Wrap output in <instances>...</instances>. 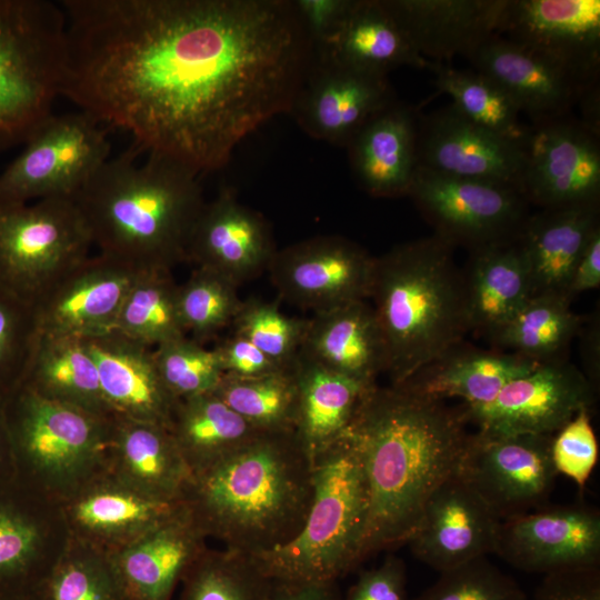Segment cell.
Listing matches in <instances>:
<instances>
[{"label": "cell", "mask_w": 600, "mask_h": 600, "mask_svg": "<svg viewBox=\"0 0 600 600\" xmlns=\"http://www.w3.org/2000/svg\"><path fill=\"white\" fill-rule=\"evenodd\" d=\"M466 59L494 80L532 123L571 113L599 82H589L563 63L500 34L488 38Z\"/></svg>", "instance_id": "obj_19"}, {"label": "cell", "mask_w": 600, "mask_h": 600, "mask_svg": "<svg viewBox=\"0 0 600 600\" xmlns=\"http://www.w3.org/2000/svg\"><path fill=\"white\" fill-rule=\"evenodd\" d=\"M600 284V227L591 234L572 274L568 296L572 300L577 294L598 288Z\"/></svg>", "instance_id": "obj_56"}, {"label": "cell", "mask_w": 600, "mask_h": 600, "mask_svg": "<svg viewBox=\"0 0 600 600\" xmlns=\"http://www.w3.org/2000/svg\"><path fill=\"white\" fill-rule=\"evenodd\" d=\"M0 600H37L34 592L17 593L0 597Z\"/></svg>", "instance_id": "obj_59"}, {"label": "cell", "mask_w": 600, "mask_h": 600, "mask_svg": "<svg viewBox=\"0 0 600 600\" xmlns=\"http://www.w3.org/2000/svg\"><path fill=\"white\" fill-rule=\"evenodd\" d=\"M37 600H127L108 559L62 558L34 589Z\"/></svg>", "instance_id": "obj_46"}, {"label": "cell", "mask_w": 600, "mask_h": 600, "mask_svg": "<svg viewBox=\"0 0 600 600\" xmlns=\"http://www.w3.org/2000/svg\"><path fill=\"white\" fill-rule=\"evenodd\" d=\"M539 364L513 352L484 350L462 340L398 386L433 399L460 398L463 404L481 406Z\"/></svg>", "instance_id": "obj_29"}, {"label": "cell", "mask_w": 600, "mask_h": 600, "mask_svg": "<svg viewBox=\"0 0 600 600\" xmlns=\"http://www.w3.org/2000/svg\"><path fill=\"white\" fill-rule=\"evenodd\" d=\"M598 456L589 410L580 411L552 437L551 458L558 474L573 480L581 489L588 482Z\"/></svg>", "instance_id": "obj_50"}, {"label": "cell", "mask_w": 600, "mask_h": 600, "mask_svg": "<svg viewBox=\"0 0 600 600\" xmlns=\"http://www.w3.org/2000/svg\"><path fill=\"white\" fill-rule=\"evenodd\" d=\"M168 429L192 477L263 433L213 392L178 400Z\"/></svg>", "instance_id": "obj_35"}, {"label": "cell", "mask_w": 600, "mask_h": 600, "mask_svg": "<svg viewBox=\"0 0 600 600\" xmlns=\"http://www.w3.org/2000/svg\"><path fill=\"white\" fill-rule=\"evenodd\" d=\"M91 246L72 198L0 203V286L30 306Z\"/></svg>", "instance_id": "obj_8"}, {"label": "cell", "mask_w": 600, "mask_h": 600, "mask_svg": "<svg viewBox=\"0 0 600 600\" xmlns=\"http://www.w3.org/2000/svg\"><path fill=\"white\" fill-rule=\"evenodd\" d=\"M411 600H528L520 586L487 557L440 572L439 579Z\"/></svg>", "instance_id": "obj_49"}, {"label": "cell", "mask_w": 600, "mask_h": 600, "mask_svg": "<svg viewBox=\"0 0 600 600\" xmlns=\"http://www.w3.org/2000/svg\"><path fill=\"white\" fill-rule=\"evenodd\" d=\"M270 600H341L337 581L272 580Z\"/></svg>", "instance_id": "obj_55"}, {"label": "cell", "mask_w": 600, "mask_h": 600, "mask_svg": "<svg viewBox=\"0 0 600 600\" xmlns=\"http://www.w3.org/2000/svg\"><path fill=\"white\" fill-rule=\"evenodd\" d=\"M299 354L366 386L376 384L389 364L383 332L364 300L316 312Z\"/></svg>", "instance_id": "obj_28"}, {"label": "cell", "mask_w": 600, "mask_h": 600, "mask_svg": "<svg viewBox=\"0 0 600 600\" xmlns=\"http://www.w3.org/2000/svg\"><path fill=\"white\" fill-rule=\"evenodd\" d=\"M140 272L99 253L88 256L33 303L38 334L87 339L112 331L122 301Z\"/></svg>", "instance_id": "obj_18"}, {"label": "cell", "mask_w": 600, "mask_h": 600, "mask_svg": "<svg viewBox=\"0 0 600 600\" xmlns=\"http://www.w3.org/2000/svg\"><path fill=\"white\" fill-rule=\"evenodd\" d=\"M17 464L9 433L4 399L0 397V482L14 479Z\"/></svg>", "instance_id": "obj_57"}, {"label": "cell", "mask_w": 600, "mask_h": 600, "mask_svg": "<svg viewBox=\"0 0 600 600\" xmlns=\"http://www.w3.org/2000/svg\"><path fill=\"white\" fill-rule=\"evenodd\" d=\"M212 392L260 432H296L298 384L294 363L258 377L223 374Z\"/></svg>", "instance_id": "obj_39"}, {"label": "cell", "mask_w": 600, "mask_h": 600, "mask_svg": "<svg viewBox=\"0 0 600 600\" xmlns=\"http://www.w3.org/2000/svg\"><path fill=\"white\" fill-rule=\"evenodd\" d=\"M134 142L109 158L72 198L99 254L139 271L168 270L187 261L206 203L199 173Z\"/></svg>", "instance_id": "obj_3"}, {"label": "cell", "mask_w": 600, "mask_h": 600, "mask_svg": "<svg viewBox=\"0 0 600 600\" xmlns=\"http://www.w3.org/2000/svg\"><path fill=\"white\" fill-rule=\"evenodd\" d=\"M582 319L561 294L532 296L504 324L487 337L493 349L513 352L538 363L567 359Z\"/></svg>", "instance_id": "obj_37"}, {"label": "cell", "mask_w": 600, "mask_h": 600, "mask_svg": "<svg viewBox=\"0 0 600 600\" xmlns=\"http://www.w3.org/2000/svg\"><path fill=\"white\" fill-rule=\"evenodd\" d=\"M433 84L452 99V106L468 120L498 136L523 143L529 126L521 123L518 107L491 78L476 70H459L429 61Z\"/></svg>", "instance_id": "obj_38"}, {"label": "cell", "mask_w": 600, "mask_h": 600, "mask_svg": "<svg viewBox=\"0 0 600 600\" xmlns=\"http://www.w3.org/2000/svg\"><path fill=\"white\" fill-rule=\"evenodd\" d=\"M106 129L83 111L49 117L0 174V203L73 198L110 158Z\"/></svg>", "instance_id": "obj_10"}, {"label": "cell", "mask_w": 600, "mask_h": 600, "mask_svg": "<svg viewBox=\"0 0 600 600\" xmlns=\"http://www.w3.org/2000/svg\"><path fill=\"white\" fill-rule=\"evenodd\" d=\"M267 220L223 188L206 202L194 224L187 261L214 271L239 286L258 277L276 252Z\"/></svg>", "instance_id": "obj_23"}, {"label": "cell", "mask_w": 600, "mask_h": 600, "mask_svg": "<svg viewBox=\"0 0 600 600\" xmlns=\"http://www.w3.org/2000/svg\"><path fill=\"white\" fill-rule=\"evenodd\" d=\"M313 52L352 68L388 76L401 67L427 69L384 0H354L333 36Z\"/></svg>", "instance_id": "obj_32"}, {"label": "cell", "mask_w": 600, "mask_h": 600, "mask_svg": "<svg viewBox=\"0 0 600 600\" xmlns=\"http://www.w3.org/2000/svg\"><path fill=\"white\" fill-rule=\"evenodd\" d=\"M494 553L528 572L599 568L600 513L584 504H568L503 520Z\"/></svg>", "instance_id": "obj_17"}, {"label": "cell", "mask_w": 600, "mask_h": 600, "mask_svg": "<svg viewBox=\"0 0 600 600\" xmlns=\"http://www.w3.org/2000/svg\"><path fill=\"white\" fill-rule=\"evenodd\" d=\"M178 289L171 271H141L122 301L112 331L152 348L184 337Z\"/></svg>", "instance_id": "obj_40"}, {"label": "cell", "mask_w": 600, "mask_h": 600, "mask_svg": "<svg viewBox=\"0 0 600 600\" xmlns=\"http://www.w3.org/2000/svg\"><path fill=\"white\" fill-rule=\"evenodd\" d=\"M22 383L44 397L112 417L96 362L82 339L38 334Z\"/></svg>", "instance_id": "obj_36"}, {"label": "cell", "mask_w": 600, "mask_h": 600, "mask_svg": "<svg viewBox=\"0 0 600 600\" xmlns=\"http://www.w3.org/2000/svg\"><path fill=\"white\" fill-rule=\"evenodd\" d=\"M434 234L468 251L514 241L530 216L518 186L417 167L408 192Z\"/></svg>", "instance_id": "obj_9"}, {"label": "cell", "mask_w": 600, "mask_h": 600, "mask_svg": "<svg viewBox=\"0 0 600 600\" xmlns=\"http://www.w3.org/2000/svg\"><path fill=\"white\" fill-rule=\"evenodd\" d=\"M204 536L184 503L167 521L108 559L127 600H171L206 552Z\"/></svg>", "instance_id": "obj_24"}, {"label": "cell", "mask_w": 600, "mask_h": 600, "mask_svg": "<svg viewBox=\"0 0 600 600\" xmlns=\"http://www.w3.org/2000/svg\"><path fill=\"white\" fill-rule=\"evenodd\" d=\"M369 298L387 343L390 384L403 382L468 330L461 269L436 234L374 257Z\"/></svg>", "instance_id": "obj_5"}, {"label": "cell", "mask_w": 600, "mask_h": 600, "mask_svg": "<svg viewBox=\"0 0 600 600\" xmlns=\"http://www.w3.org/2000/svg\"><path fill=\"white\" fill-rule=\"evenodd\" d=\"M394 100L388 76L311 50L289 113L308 136L346 148L372 116Z\"/></svg>", "instance_id": "obj_16"}, {"label": "cell", "mask_w": 600, "mask_h": 600, "mask_svg": "<svg viewBox=\"0 0 600 600\" xmlns=\"http://www.w3.org/2000/svg\"><path fill=\"white\" fill-rule=\"evenodd\" d=\"M341 600H411L404 562L387 556L378 567L362 571Z\"/></svg>", "instance_id": "obj_51"}, {"label": "cell", "mask_w": 600, "mask_h": 600, "mask_svg": "<svg viewBox=\"0 0 600 600\" xmlns=\"http://www.w3.org/2000/svg\"><path fill=\"white\" fill-rule=\"evenodd\" d=\"M112 441L132 489L164 501H183L192 473L168 428L112 417Z\"/></svg>", "instance_id": "obj_33"}, {"label": "cell", "mask_w": 600, "mask_h": 600, "mask_svg": "<svg viewBox=\"0 0 600 600\" xmlns=\"http://www.w3.org/2000/svg\"><path fill=\"white\" fill-rule=\"evenodd\" d=\"M498 34L599 82V0H509Z\"/></svg>", "instance_id": "obj_22"}, {"label": "cell", "mask_w": 600, "mask_h": 600, "mask_svg": "<svg viewBox=\"0 0 600 600\" xmlns=\"http://www.w3.org/2000/svg\"><path fill=\"white\" fill-rule=\"evenodd\" d=\"M61 96L199 174L290 111L311 44L290 0H62Z\"/></svg>", "instance_id": "obj_1"}, {"label": "cell", "mask_w": 600, "mask_h": 600, "mask_svg": "<svg viewBox=\"0 0 600 600\" xmlns=\"http://www.w3.org/2000/svg\"><path fill=\"white\" fill-rule=\"evenodd\" d=\"M294 372L298 384L296 434L312 459L347 432L372 386L331 371L301 354L294 361Z\"/></svg>", "instance_id": "obj_34"}, {"label": "cell", "mask_w": 600, "mask_h": 600, "mask_svg": "<svg viewBox=\"0 0 600 600\" xmlns=\"http://www.w3.org/2000/svg\"><path fill=\"white\" fill-rule=\"evenodd\" d=\"M596 389L568 359L541 363L508 382L488 403H462L469 424L488 434H554L582 410Z\"/></svg>", "instance_id": "obj_14"}, {"label": "cell", "mask_w": 600, "mask_h": 600, "mask_svg": "<svg viewBox=\"0 0 600 600\" xmlns=\"http://www.w3.org/2000/svg\"><path fill=\"white\" fill-rule=\"evenodd\" d=\"M419 112L394 100L372 116L346 147L352 173L373 197L408 196L418 166Z\"/></svg>", "instance_id": "obj_27"}, {"label": "cell", "mask_w": 600, "mask_h": 600, "mask_svg": "<svg viewBox=\"0 0 600 600\" xmlns=\"http://www.w3.org/2000/svg\"><path fill=\"white\" fill-rule=\"evenodd\" d=\"M500 524L456 470L431 494L407 542L418 560L442 572L494 553Z\"/></svg>", "instance_id": "obj_20"}, {"label": "cell", "mask_w": 600, "mask_h": 600, "mask_svg": "<svg viewBox=\"0 0 600 600\" xmlns=\"http://www.w3.org/2000/svg\"><path fill=\"white\" fill-rule=\"evenodd\" d=\"M238 286L226 277L197 268L190 278L179 284L178 309L186 334L202 342L231 326L241 308Z\"/></svg>", "instance_id": "obj_44"}, {"label": "cell", "mask_w": 600, "mask_h": 600, "mask_svg": "<svg viewBox=\"0 0 600 600\" xmlns=\"http://www.w3.org/2000/svg\"><path fill=\"white\" fill-rule=\"evenodd\" d=\"M534 600H600L599 568L546 574Z\"/></svg>", "instance_id": "obj_54"}, {"label": "cell", "mask_w": 600, "mask_h": 600, "mask_svg": "<svg viewBox=\"0 0 600 600\" xmlns=\"http://www.w3.org/2000/svg\"><path fill=\"white\" fill-rule=\"evenodd\" d=\"M223 374L249 378L281 369L246 338L232 333L213 349ZM290 368V367H289Z\"/></svg>", "instance_id": "obj_53"}, {"label": "cell", "mask_w": 600, "mask_h": 600, "mask_svg": "<svg viewBox=\"0 0 600 600\" xmlns=\"http://www.w3.org/2000/svg\"><path fill=\"white\" fill-rule=\"evenodd\" d=\"M17 472L57 479L80 472L109 440L112 417L44 397L21 383L4 399Z\"/></svg>", "instance_id": "obj_11"}, {"label": "cell", "mask_w": 600, "mask_h": 600, "mask_svg": "<svg viewBox=\"0 0 600 600\" xmlns=\"http://www.w3.org/2000/svg\"><path fill=\"white\" fill-rule=\"evenodd\" d=\"M38 330L32 306L0 286V397L23 381Z\"/></svg>", "instance_id": "obj_48"}, {"label": "cell", "mask_w": 600, "mask_h": 600, "mask_svg": "<svg viewBox=\"0 0 600 600\" xmlns=\"http://www.w3.org/2000/svg\"><path fill=\"white\" fill-rule=\"evenodd\" d=\"M508 1L384 0L418 53L443 63L498 34Z\"/></svg>", "instance_id": "obj_26"}, {"label": "cell", "mask_w": 600, "mask_h": 600, "mask_svg": "<svg viewBox=\"0 0 600 600\" xmlns=\"http://www.w3.org/2000/svg\"><path fill=\"white\" fill-rule=\"evenodd\" d=\"M598 227L600 206L530 213L517 240L528 266L532 296L553 293L569 298L576 264Z\"/></svg>", "instance_id": "obj_30"}, {"label": "cell", "mask_w": 600, "mask_h": 600, "mask_svg": "<svg viewBox=\"0 0 600 600\" xmlns=\"http://www.w3.org/2000/svg\"><path fill=\"white\" fill-rule=\"evenodd\" d=\"M181 583L179 600H270L272 580L250 556L226 549L206 550Z\"/></svg>", "instance_id": "obj_43"}, {"label": "cell", "mask_w": 600, "mask_h": 600, "mask_svg": "<svg viewBox=\"0 0 600 600\" xmlns=\"http://www.w3.org/2000/svg\"><path fill=\"white\" fill-rule=\"evenodd\" d=\"M417 157V167L437 173L519 188L524 166L523 143L477 126L452 104L420 116Z\"/></svg>", "instance_id": "obj_21"}, {"label": "cell", "mask_w": 600, "mask_h": 600, "mask_svg": "<svg viewBox=\"0 0 600 600\" xmlns=\"http://www.w3.org/2000/svg\"><path fill=\"white\" fill-rule=\"evenodd\" d=\"M82 341L96 362L111 416L169 428L178 400L160 377L153 348L116 331Z\"/></svg>", "instance_id": "obj_25"}, {"label": "cell", "mask_w": 600, "mask_h": 600, "mask_svg": "<svg viewBox=\"0 0 600 600\" xmlns=\"http://www.w3.org/2000/svg\"><path fill=\"white\" fill-rule=\"evenodd\" d=\"M461 273L468 330L486 338L532 297L518 240L469 251Z\"/></svg>", "instance_id": "obj_31"}, {"label": "cell", "mask_w": 600, "mask_h": 600, "mask_svg": "<svg viewBox=\"0 0 600 600\" xmlns=\"http://www.w3.org/2000/svg\"><path fill=\"white\" fill-rule=\"evenodd\" d=\"M374 257L340 236H317L276 250L270 279L281 298L316 312L369 298Z\"/></svg>", "instance_id": "obj_15"}, {"label": "cell", "mask_w": 600, "mask_h": 600, "mask_svg": "<svg viewBox=\"0 0 600 600\" xmlns=\"http://www.w3.org/2000/svg\"><path fill=\"white\" fill-rule=\"evenodd\" d=\"M41 541L14 479L0 482V597L34 591L46 574L39 568Z\"/></svg>", "instance_id": "obj_41"}, {"label": "cell", "mask_w": 600, "mask_h": 600, "mask_svg": "<svg viewBox=\"0 0 600 600\" xmlns=\"http://www.w3.org/2000/svg\"><path fill=\"white\" fill-rule=\"evenodd\" d=\"M552 437L470 433L457 473L500 521L526 514L553 489Z\"/></svg>", "instance_id": "obj_12"}, {"label": "cell", "mask_w": 600, "mask_h": 600, "mask_svg": "<svg viewBox=\"0 0 600 600\" xmlns=\"http://www.w3.org/2000/svg\"><path fill=\"white\" fill-rule=\"evenodd\" d=\"M67 57L60 3L0 0V151L24 144L52 116Z\"/></svg>", "instance_id": "obj_7"}, {"label": "cell", "mask_w": 600, "mask_h": 600, "mask_svg": "<svg viewBox=\"0 0 600 600\" xmlns=\"http://www.w3.org/2000/svg\"><path fill=\"white\" fill-rule=\"evenodd\" d=\"M520 188L540 209L600 206V133L571 113L529 126Z\"/></svg>", "instance_id": "obj_13"}, {"label": "cell", "mask_w": 600, "mask_h": 600, "mask_svg": "<svg viewBox=\"0 0 600 600\" xmlns=\"http://www.w3.org/2000/svg\"><path fill=\"white\" fill-rule=\"evenodd\" d=\"M160 377L176 399L212 392L223 376L212 350L187 336L153 348Z\"/></svg>", "instance_id": "obj_47"}, {"label": "cell", "mask_w": 600, "mask_h": 600, "mask_svg": "<svg viewBox=\"0 0 600 600\" xmlns=\"http://www.w3.org/2000/svg\"><path fill=\"white\" fill-rule=\"evenodd\" d=\"M231 326L234 334L249 340L278 366L289 368L300 352L308 320L289 317L274 303L250 299L242 301Z\"/></svg>", "instance_id": "obj_45"}, {"label": "cell", "mask_w": 600, "mask_h": 600, "mask_svg": "<svg viewBox=\"0 0 600 600\" xmlns=\"http://www.w3.org/2000/svg\"><path fill=\"white\" fill-rule=\"evenodd\" d=\"M313 497L299 533L250 556L271 580L337 581L359 564L369 489L359 448L346 432L312 459Z\"/></svg>", "instance_id": "obj_6"}, {"label": "cell", "mask_w": 600, "mask_h": 600, "mask_svg": "<svg viewBox=\"0 0 600 600\" xmlns=\"http://www.w3.org/2000/svg\"><path fill=\"white\" fill-rule=\"evenodd\" d=\"M183 501H164L134 489L104 488L83 497L74 507L76 521L87 530L109 536H141L167 521Z\"/></svg>", "instance_id": "obj_42"}, {"label": "cell", "mask_w": 600, "mask_h": 600, "mask_svg": "<svg viewBox=\"0 0 600 600\" xmlns=\"http://www.w3.org/2000/svg\"><path fill=\"white\" fill-rule=\"evenodd\" d=\"M588 331L586 330V336L583 340L584 346V364L586 370L583 374L587 377L589 382L596 389V382L599 381V323L596 322L593 318L591 324H589Z\"/></svg>", "instance_id": "obj_58"}, {"label": "cell", "mask_w": 600, "mask_h": 600, "mask_svg": "<svg viewBox=\"0 0 600 600\" xmlns=\"http://www.w3.org/2000/svg\"><path fill=\"white\" fill-rule=\"evenodd\" d=\"M462 408L401 386H372L347 432L368 482L369 512L359 562L407 542L438 487L456 472L469 439Z\"/></svg>", "instance_id": "obj_2"}, {"label": "cell", "mask_w": 600, "mask_h": 600, "mask_svg": "<svg viewBox=\"0 0 600 600\" xmlns=\"http://www.w3.org/2000/svg\"><path fill=\"white\" fill-rule=\"evenodd\" d=\"M354 0H292L311 48L327 42L347 17Z\"/></svg>", "instance_id": "obj_52"}, {"label": "cell", "mask_w": 600, "mask_h": 600, "mask_svg": "<svg viewBox=\"0 0 600 600\" xmlns=\"http://www.w3.org/2000/svg\"><path fill=\"white\" fill-rule=\"evenodd\" d=\"M312 497V460L296 432H263L194 474L183 501L206 536L257 556L299 533Z\"/></svg>", "instance_id": "obj_4"}]
</instances>
